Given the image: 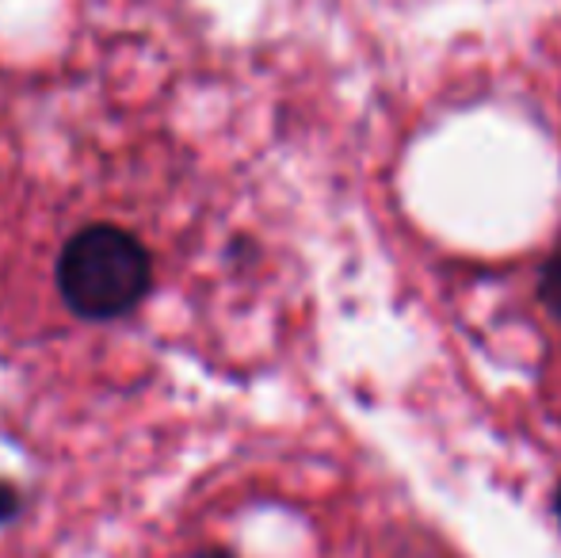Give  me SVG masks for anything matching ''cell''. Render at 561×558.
I'll return each instance as SVG.
<instances>
[{"label":"cell","mask_w":561,"mask_h":558,"mask_svg":"<svg viewBox=\"0 0 561 558\" xmlns=\"http://www.w3.org/2000/svg\"><path fill=\"white\" fill-rule=\"evenodd\" d=\"M20 509H23L20 490H15L12 482H4V478H0V528H4V524H12L15 516H20Z\"/></svg>","instance_id":"3957f363"},{"label":"cell","mask_w":561,"mask_h":558,"mask_svg":"<svg viewBox=\"0 0 561 558\" xmlns=\"http://www.w3.org/2000/svg\"><path fill=\"white\" fill-rule=\"evenodd\" d=\"M195 558H233L229 551H222V547H207V551H199Z\"/></svg>","instance_id":"277c9868"},{"label":"cell","mask_w":561,"mask_h":558,"mask_svg":"<svg viewBox=\"0 0 561 558\" xmlns=\"http://www.w3.org/2000/svg\"><path fill=\"white\" fill-rule=\"evenodd\" d=\"M539 298L550 314L561 321V253L550 257V264L542 269V280H539Z\"/></svg>","instance_id":"7a4b0ae2"},{"label":"cell","mask_w":561,"mask_h":558,"mask_svg":"<svg viewBox=\"0 0 561 558\" xmlns=\"http://www.w3.org/2000/svg\"><path fill=\"white\" fill-rule=\"evenodd\" d=\"M149 287H153V257L123 226H84L58 257V295L84 321L123 318L141 306Z\"/></svg>","instance_id":"6da1fadb"},{"label":"cell","mask_w":561,"mask_h":558,"mask_svg":"<svg viewBox=\"0 0 561 558\" xmlns=\"http://www.w3.org/2000/svg\"><path fill=\"white\" fill-rule=\"evenodd\" d=\"M554 513H558V521H561V486H558V493H554Z\"/></svg>","instance_id":"5b68a950"}]
</instances>
